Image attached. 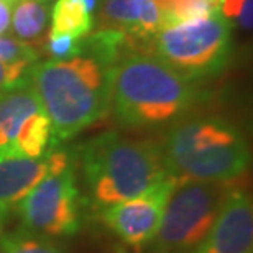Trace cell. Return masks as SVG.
<instances>
[{"instance_id": "cell-1", "label": "cell", "mask_w": 253, "mask_h": 253, "mask_svg": "<svg viewBox=\"0 0 253 253\" xmlns=\"http://www.w3.org/2000/svg\"><path fill=\"white\" fill-rule=\"evenodd\" d=\"M196 100L194 81L153 53H130L112 66L110 110L122 128H168L191 114Z\"/></svg>"}, {"instance_id": "cell-2", "label": "cell", "mask_w": 253, "mask_h": 253, "mask_svg": "<svg viewBox=\"0 0 253 253\" xmlns=\"http://www.w3.org/2000/svg\"><path fill=\"white\" fill-rule=\"evenodd\" d=\"M112 66L90 54L33 63L30 83L59 143L104 119L110 110Z\"/></svg>"}, {"instance_id": "cell-3", "label": "cell", "mask_w": 253, "mask_h": 253, "mask_svg": "<svg viewBox=\"0 0 253 253\" xmlns=\"http://www.w3.org/2000/svg\"><path fill=\"white\" fill-rule=\"evenodd\" d=\"M79 158L89 201L99 214L174 178L166 168L158 141L128 138L117 131L89 140Z\"/></svg>"}, {"instance_id": "cell-4", "label": "cell", "mask_w": 253, "mask_h": 253, "mask_svg": "<svg viewBox=\"0 0 253 253\" xmlns=\"http://www.w3.org/2000/svg\"><path fill=\"white\" fill-rule=\"evenodd\" d=\"M169 174L227 183L245 173L250 150L240 128L220 115H184L158 141Z\"/></svg>"}, {"instance_id": "cell-5", "label": "cell", "mask_w": 253, "mask_h": 253, "mask_svg": "<svg viewBox=\"0 0 253 253\" xmlns=\"http://www.w3.org/2000/svg\"><path fill=\"white\" fill-rule=\"evenodd\" d=\"M229 51L230 23L219 10L163 28L151 40L148 49L189 81L220 73Z\"/></svg>"}, {"instance_id": "cell-6", "label": "cell", "mask_w": 253, "mask_h": 253, "mask_svg": "<svg viewBox=\"0 0 253 253\" xmlns=\"http://www.w3.org/2000/svg\"><path fill=\"white\" fill-rule=\"evenodd\" d=\"M227 188L224 183L178 179L166 201L158 230L151 239L153 253H192L219 212Z\"/></svg>"}, {"instance_id": "cell-7", "label": "cell", "mask_w": 253, "mask_h": 253, "mask_svg": "<svg viewBox=\"0 0 253 253\" xmlns=\"http://www.w3.org/2000/svg\"><path fill=\"white\" fill-rule=\"evenodd\" d=\"M22 229L46 240L69 239L83 225V197L76 183V165L48 174L20 201Z\"/></svg>"}, {"instance_id": "cell-8", "label": "cell", "mask_w": 253, "mask_h": 253, "mask_svg": "<svg viewBox=\"0 0 253 253\" xmlns=\"http://www.w3.org/2000/svg\"><path fill=\"white\" fill-rule=\"evenodd\" d=\"M59 145L37 90L27 81L0 92V155L42 156Z\"/></svg>"}, {"instance_id": "cell-9", "label": "cell", "mask_w": 253, "mask_h": 253, "mask_svg": "<svg viewBox=\"0 0 253 253\" xmlns=\"http://www.w3.org/2000/svg\"><path fill=\"white\" fill-rule=\"evenodd\" d=\"M76 165V155L61 143L42 156L0 155V215L17 209L20 201L48 174Z\"/></svg>"}, {"instance_id": "cell-10", "label": "cell", "mask_w": 253, "mask_h": 253, "mask_svg": "<svg viewBox=\"0 0 253 253\" xmlns=\"http://www.w3.org/2000/svg\"><path fill=\"white\" fill-rule=\"evenodd\" d=\"M178 178H171L158 188L119 202L100 212V217L125 244L140 247L150 244L158 230L166 201Z\"/></svg>"}, {"instance_id": "cell-11", "label": "cell", "mask_w": 253, "mask_h": 253, "mask_svg": "<svg viewBox=\"0 0 253 253\" xmlns=\"http://www.w3.org/2000/svg\"><path fill=\"white\" fill-rule=\"evenodd\" d=\"M192 253H253V206L247 192L227 189L211 230Z\"/></svg>"}, {"instance_id": "cell-12", "label": "cell", "mask_w": 253, "mask_h": 253, "mask_svg": "<svg viewBox=\"0 0 253 253\" xmlns=\"http://www.w3.org/2000/svg\"><path fill=\"white\" fill-rule=\"evenodd\" d=\"M99 28L119 30L150 49V43L165 20L153 0H104L99 10Z\"/></svg>"}, {"instance_id": "cell-13", "label": "cell", "mask_w": 253, "mask_h": 253, "mask_svg": "<svg viewBox=\"0 0 253 253\" xmlns=\"http://www.w3.org/2000/svg\"><path fill=\"white\" fill-rule=\"evenodd\" d=\"M49 0H13L12 30L20 42H38L46 32L49 20Z\"/></svg>"}, {"instance_id": "cell-14", "label": "cell", "mask_w": 253, "mask_h": 253, "mask_svg": "<svg viewBox=\"0 0 253 253\" xmlns=\"http://www.w3.org/2000/svg\"><path fill=\"white\" fill-rule=\"evenodd\" d=\"M92 13L83 0H58L51 12L48 35H69L83 40L92 32Z\"/></svg>"}, {"instance_id": "cell-15", "label": "cell", "mask_w": 253, "mask_h": 253, "mask_svg": "<svg viewBox=\"0 0 253 253\" xmlns=\"http://www.w3.org/2000/svg\"><path fill=\"white\" fill-rule=\"evenodd\" d=\"M165 20V28L171 25L202 18L219 10L214 0H153Z\"/></svg>"}, {"instance_id": "cell-16", "label": "cell", "mask_w": 253, "mask_h": 253, "mask_svg": "<svg viewBox=\"0 0 253 253\" xmlns=\"http://www.w3.org/2000/svg\"><path fill=\"white\" fill-rule=\"evenodd\" d=\"M0 253H61L51 240L18 229L0 235Z\"/></svg>"}, {"instance_id": "cell-17", "label": "cell", "mask_w": 253, "mask_h": 253, "mask_svg": "<svg viewBox=\"0 0 253 253\" xmlns=\"http://www.w3.org/2000/svg\"><path fill=\"white\" fill-rule=\"evenodd\" d=\"M83 40L69 37V35H48L44 49L51 56V59L64 61V59H71L83 54Z\"/></svg>"}, {"instance_id": "cell-18", "label": "cell", "mask_w": 253, "mask_h": 253, "mask_svg": "<svg viewBox=\"0 0 253 253\" xmlns=\"http://www.w3.org/2000/svg\"><path fill=\"white\" fill-rule=\"evenodd\" d=\"M37 59H38V51L32 43L0 37V63H17V61L37 63Z\"/></svg>"}, {"instance_id": "cell-19", "label": "cell", "mask_w": 253, "mask_h": 253, "mask_svg": "<svg viewBox=\"0 0 253 253\" xmlns=\"http://www.w3.org/2000/svg\"><path fill=\"white\" fill-rule=\"evenodd\" d=\"M33 63L17 61V63H0V92L15 87L28 79L30 68Z\"/></svg>"}, {"instance_id": "cell-20", "label": "cell", "mask_w": 253, "mask_h": 253, "mask_svg": "<svg viewBox=\"0 0 253 253\" xmlns=\"http://www.w3.org/2000/svg\"><path fill=\"white\" fill-rule=\"evenodd\" d=\"M245 0H220L219 3V12L224 15L225 18H232V17H237L244 5Z\"/></svg>"}, {"instance_id": "cell-21", "label": "cell", "mask_w": 253, "mask_h": 253, "mask_svg": "<svg viewBox=\"0 0 253 253\" xmlns=\"http://www.w3.org/2000/svg\"><path fill=\"white\" fill-rule=\"evenodd\" d=\"M13 0H0V35H3L10 27Z\"/></svg>"}, {"instance_id": "cell-22", "label": "cell", "mask_w": 253, "mask_h": 253, "mask_svg": "<svg viewBox=\"0 0 253 253\" xmlns=\"http://www.w3.org/2000/svg\"><path fill=\"white\" fill-rule=\"evenodd\" d=\"M252 0H245L244 5H242V8H240V12L237 17L240 18V25H242V28H245V30H250L252 28Z\"/></svg>"}, {"instance_id": "cell-23", "label": "cell", "mask_w": 253, "mask_h": 253, "mask_svg": "<svg viewBox=\"0 0 253 253\" xmlns=\"http://www.w3.org/2000/svg\"><path fill=\"white\" fill-rule=\"evenodd\" d=\"M83 2L85 3V7H87L89 12L92 13L94 8H95V3H97V0H83Z\"/></svg>"}, {"instance_id": "cell-24", "label": "cell", "mask_w": 253, "mask_h": 253, "mask_svg": "<svg viewBox=\"0 0 253 253\" xmlns=\"http://www.w3.org/2000/svg\"><path fill=\"white\" fill-rule=\"evenodd\" d=\"M214 2H215L217 5H219V3H220V0H214Z\"/></svg>"}, {"instance_id": "cell-25", "label": "cell", "mask_w": 253, "mask_h": 253, "mask_svg": "<svg viewBox=\"0 0 253 253\" xmlns=\"http://www.w3.org/2000/svg\"><path fill=\"white\" fill-rule=\"evenodd\" d=\"M2 219H3V217H2V215H0V224H2Z\"/></svg>"}]
</instances>
